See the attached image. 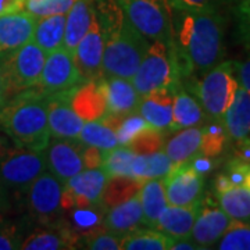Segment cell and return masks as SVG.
Segmentation results:
<instances>
[{
  "label": "cell",
  "mask_w": 250,
  "mask_h": 250,
  "mask_svg": "<svg viewBox=\"0 0 250 250\" xmlns=\"http://www.w3.org/2000/svg\"><path fill=\"white\" fill-rule=\"evenodd\" d=\"M170 4L172 43L181 77L203 75L223 60V18L215 10H195Z\"/></svg>",
  "instance_id": "1"
},
{
  "label": "cell",
  "mask_w": 250,
  "mask_h": 250,
  "mask_svg": "<svg viewBox=\"0 0 250 250\" xmlns=\"http://www.w3.org/2000/svg\"><path fill=\"white\" fill-rule=\"evenodd\" d=\"M96 16L104 38L103 77L132 80L149 46V41L125 20L116 0L100 1Z\"/></svg>",
  "instance_id": "2"
},
{
  "label": "cell",
  "mask_w": 250,
  "mask_h": 250,
  "mask_svg": "<svg viewBox=\"0 0 250 250\" xmlns=\"http://www.w3.org/2000/svg\"><path fill=\"white\" fill-rule=\"evenodd\" d=\"M47 93L38 86L14 95L0 108V131L13 145L45 150L52 136L47 123Z\"/></svg>",
  "instance_id": "3"
},
{
  "label": "cell",
  "mask_w": 250,
  "mask_h": 250,
  "mask_svg": "<svg viewBox=\"0 0 250 250\" xmlns=\"http://www.w3.org/2000/svg\"><path fill=\"white\" fill-rule=\"evenodd\" d=\"M131 81L141 96L157 89L178 90L182 77L174 43L152 41Z\"/></svg>",
  "instance_id": "4"
},
{
  "label": "cell",
  "mask_w": 250,
  "mask_h": 250,
  "mask_svg": "<svg viewBox=\"0 0 250 250\" xmlns=\"http://www.w3.org/2000/svg\"><path fill=\"white\" fill-rule=\"evenodd\" d=\"M43 171L46 160L42 150L0 142V189L13 197H22L28 187Z\"/></svg>",
  "instance_id": "5"
},
{
  "label": "cell",
  "mask_w": 250,
  "mask_h": 250,
  "mask_svg": "<svg viewBox=\"0 0 250 250\" xmlns=\"http://www.w3.org/2000/svg\"><path fill=\"white\" fill-rule=\"evenodd\" d=\"M239 86L236 62H221L200 75V80H197L193 86V92L206 116L223 120Z\"/></svg>",
  "instance_id": "6"
},
{
  "label": "cell",
  "mask_w": 250,
  "mask_h": 250,
  "mask_svg": "<svg viewBox=\"0 0 250 250\" xmlns=\"http://www.w3.org/2000/svg\"><path fill=\"white\" fill-rule=\"evenodd\" d=\"M125 20L147 41L172 42L170 0H116Z\"/></svg>",
  "instance_id": "7"
},
{
  "label": "cell",
  "mask_w": 250,
  "mask_h": 250,
  "mask_svg": "<svg viewBox=\"0 0 250 250\" xmlns=\"http://www.w3.org/2000/svg\"><path fill=\"white\" fill-rule=\"evenodd\" d=\"M62 184L50 171H43L22 195L29 217L39 225H57L62 214Z\"/></svg>",
  "instance_id": "8"
},
{
  "label": "cell",
  "mask_w": 250,
  "mask_h": 250,
  "mask_svg": "<svg viewBox=\"0 0 250 250\" xmlns=\"http://www.w3.org/2000/svg\"><path fill=\"white\" fill-rule=\"evenodd\" d=\"M46 56L34 39L13 52H7V72L13 96L38 85Z\"/></svg>",
  "instance_id": "9"
},
{
  "label": "cell",
  "mask_w": 250,
  "mask_h": 250,
  "mask_svg": "<svg viewBox=\"0 0 250 250\" xmlns=\"http://www.w3.org/2000/svg\"><path fill=\"white\" fill-rule=\"evenodd\" d=\"M82 82L85 81L82 80L74 62L72 53L62 46L47 53L43 70L36 86L47 95H53L74 89L80 86Z\"/></svg>",
  "instance_id": "10"
},
{
  "label": "cell",
  "mask_w": 250,
  "mask_h": 250,
  "mask_svg": "<svg viewBox=\"0 0 250 250\" xmlns=\"http://www.w3.org/2000/svg\"><path fill=\"white\" fill-rule=\"evenodd\" d=\"M108 175L103 168L82 170L70 178L62 188V208L102 203V195L107 184Z\"/></svg>",
  "instance_id": "11"
},
{
  "label": "cell",
  "mask_w": 250,
  "mask_h": 250,
  "mask_svg": "<svg viewBox=\"0 0 250 250\" xmlns=\"http://www.w3.org/2000/svg\"><path fill=\"white\" fill-rule=\"evenodd\" d=\"M203 178L189 163L179 164L164 178V190L168 205L187 206L200 202L203 193Z\"/></svg>",
  "instance_id": "12"
},
{
  "label": "cell",
  "mask_w": 250,
  "mask_h": 250,
  "mask_svg": "<svg viewBox=\"0 0 250 250\" xmlns=\"http://www.w3.org/2000/svg\"><path fill=\"white\" fill-rule=\"evenodd\" d=\"M107 208L102 203L89 206H80L62 210L60 225L64 227L80 248H83L85 241L106 231V218Z\"/></svg>",
  "instance_id": "13"
},
{
  "label": "cell",
  "mask_w": 250,
  "mask_h": 250,
  "mask_svg": "<svg viewBox=\"0 0 250 250\" xmlns=\"http://www.w3.org/2000/svg\"><path fill=\"white\" fill-rule=\"evenodd\" d=\"M104 53V38L99 24L98 16L90 22V27L85 36L80 41L72 52L74 62L83 81L100 80L103 77L102 62Z\"/></svg>",
  "instance_id": "14"
},
{
  "label": "cell",
  "mask_w": 250,
  "mask_h": 250,
  "mask_svg": "<svg viewBox=\"0 0 250 250\" xmlns=\"http://www.w3.org/2000/svg\"><path fill=\"white\" fill-rule=\"evenodd\" d=\"M231 223V218L210 197L200 199V206L196 220L193 224L190 238L200 249H210L220 241L225 229Z\"/></svg>",
  "instance_id": "15"
},
{
  "label": "cell",
  "mask_w": 250,
  "mask_h": 250,
  "mask_svg": "<svg viewBox=\"0 0 250 250\" xmlns=\"http://www.w3.org/2000/svg\"><path fill=\"white\" fill-rule=\"evenodd\" d=\"M46 168L54 177L65 184L83 168L81 142L78 139H57L53 138L43 150Z\"/></svg>",
  "instance_id": "16"
},
{
  "label": "cell",
  "mask_w": 250,
  "mask_h": 250,
  "mask_svg": "<svg viewBox=\"0 0 250 250\" xmlns=\"http://www.w3.org/2000/svg\"><path fill=\"white\" fill-rule=\"evenodd\" d=\"M74 89L47 95V123L52 138L78 139L85 121L71 107L70 98Z\"/></svg>",
  "instance_id": "17"
},
{
  "label": "cell",
  "mask_w": 250,
  "mask_h": 250,
  "mask_svg": "<svg viewBox=\"0 0 250 250\" xmlns=\"http://www.w3.org/2000/svg\"><path fill=\"white\" fill-rule=\"evenodd\" d=\"M38 18L27 10L0 16V52H13L34 39Z\"/></svg>",
  "instance_id": "18"
},
{
  "label": "cell",
  "mask_w": 250,
  "mask_h": 250,
  "mask_svg": "<svg viewBox=\"0 0 250 250\" xmlns=\"http://www.w3.org/2000/svg\"><path fill=\"white\" fill-rule=\"evenodd\" d=\"M215 195L220 207L231 220L250 221V189L233 182L227 174L215 179Z\"/></svg>",
  "instance_id": "19"
},
{
  "label": "cell",
  "mask_w": 250,
  "mask_h": 250,
  "mask_svg": "<svg viewBox=\"0 0 250 250\" xmlns=\"http://www.w3.org/2000/svg\"><path fill=\"white\" fill-rule=\"evenodd\" d=\"M72 110L86 123L96 121L107 113L106 96L100 80L85 81L72 90L70 98Z\"/></svg>",
  "instance_id": "20"
},
{
  "label": "cell",
  "mask_w": 250,
  "mask_h": 250,
  "mask_svg": "<svg viewBox=\"0 0 250 250\" xmlns=\"http://www.w3.org/2000/svg\"><path fill=\"white\" fill-rule=\"evenodd\" d=\"M177 90L157 89L141 99L138 113L153 128L163 132L172 131V102Z\"/></svg>",
  "instance_id": "21"
},
{
  "label": "cell",
  "mask_w": 250,
  "mask_h": 250,
  "mask_svg": "<svg viewBox=\"0 0 250 250\" xmlns=\"http://www.w3.org/2000/svg\"><path fill=\"white\" fill-rule=\"evenodd\" d=\"M100 82L106 96L107 113H138L142 96L135 89L132 81L120 77H102Z\"/></svg>",
  "instance_id": "22"
},
{
  "label": "cell",
  "mask_w": 250,
  "mask_h": 250,
  "mask_svg": "<svg viewBox=\"0 0 250 250\" xmlns=\"http://www.w3.org/2000/svg\"><path fill=\"white\" fill-rule=\"evenodd\" d=\"M200 202L193 205H167L154 224V229L166 233L172 239L189 238L196 220Z\"/></svg>",
  "instance_id": "23"
},
{
  "label": "cell",
  "mask_w": 250,
  "mask_h": 250,
  "mask_svg": "<svg viewBox=\"0 0 250 250\" xmlns=\"http://www.w3.org/2000/svg\"><path fill=\"white\" fill-rule=\"evenodd\" d=\"M22 250H67L80 249L70 232L57 225H39L28 232L21 242Z\"/></svg>",
  "instance_id": "24"
},
{
  "label": "cell",
  "mask_w": 250,
  "mask_h": 250,
  "mask_svg": "<svg viewBox=\"0 0 250 250\" xmlns=\"http://www.w3.org/2000/svg\"><path fill=\"white\" fill-rule=\"evenodd\" d=\"M104 224L107 231H111L120 236H124L138 228L146 227L139 196L135 195L123 203L108 208Z\"/></svg>",
  "instance_id": "25"
},
{
  "label": "cell",
  "mask_w": 250,
  "mask_h": 250,
  "mask_svg": "<svg viewBox=\"0 0 250 250\" xmlns=\"http://www.w3.org/2000/svg\"><path fill=\"white\" fill-rule=\"evenodd\" d=\"M96 14L92 6V0H77L70 11L65 14V28L62 47L72 53L80 41L85 36L90 27V22Z\"/></svg>",
  "instance_id": "26"
},
{
  "label": "cell",
  "mask_w": 250,
  "mask_h": 250,
  "mask_svg": "<svg viewBox=\"0 0 250 250\" xmlns=\"http://www.w3.org/2000/svg\"><path fill=\"white\" fill-rule=\"evenodd\" d=\"M223 123L228 136L236 143L250 135V96L242 86L238 88L232 104L225 111Z\"/></svg>",
  "instance_id": "27"
},
{
  "label": "cell",
  "mask_w": 250,
  "mask_h": 250,
  "mask_svg": "<svg viewBox=\"0 0 250 250\" xmlns=\"http://www.w3.org/2000/svg\"><path fill=\"white\" fill-rule=\"evenodd\" d=\"M202 143V125L178 129L164 143V152L170 157L174 167L189 161L196 156Z\"/></svg>",
  "instance_id": "28"
},
{
  "label": "cell",
  "mask_w": 250,
  "mask_h": 250,
  "mask_svg": "<svg viewBox=\"0 0 250 250\" xmlns=\"http://www.w3.org/2000/svg\"><path fill=\"white\" fill-rule=\"evenodd\" d=\"M206 117L199 100L181 86L175 92L172 102V132L182 128L202 125Z\"/></svg>",
  "instance_id": "29"
},
{
  "label": "cell",
  "mask_w": 250,
  "mask_h": 250,
  "mask_svg": "<svg viewBox=\"0 0 250 250\" xmlns=\"http://www.w3.org/2000/svg\"><path fill=\"white\" fill-rule=\"evenodd\" d=\"M138 196L142 205L145 225L154 228V224L160 217L161 211L168 205L164 190V178L145 179Z\"/></svg>",
  "instance_id": "30"
},
{
  "label": "cell",
  "mask_w": 250,
  "mask_h": 250,
  "mask_svg": "<svg viewBox=\"0 0 250 250\" xmlns=\"http://www.w3.org/2000/svg\"><path fill=\"white\" fill-rule=\"evenodd\" d=\"M65 28V14L38 18L34 41L46 54L62 47Z\"/></svg>",
  "instance_id": "31"
},
{
  "label": "cell",
  "mask_w": 250,
  "mask_h": 250,
  "mask_svg": "<svg viewBox=\"0 0 250 250\" xmlns=\"http://www.w3.org/2000/svg\"><path fill=\"white\" fill-rule=\"evenodd\" d=\"M172 168L174 164L164 150L150 154H136L132 161V175L141 181L166 178Z\"/></svg>",
  "instance_id": "32"
},
{
  "label": "cell",
  "mask_w": 250,
  "mask_h": 250,
  "mask_svg": "<svg viewBox=\"0 0 250 250\" xmlns=\"http://www.w3.org/2000/svg\"><path fill=\"white\" fill-rule=\"evenodd\" d=\"M172 238L150 227H142L121 238V250H170Z\"/></svg>",
  "instance_id": "33"
},
{
  "label": "cell",
  "mask_w": 250,
  "mask_h": 250,
  "mask_svg": "<svg viewBox=\"0 0 250 250\" xmlns=\"http://www.w3.org/2000/svg\"><path fill=\"white\" fill-rule=\"evenodd\" d=\"M229 136L225 129L223 120L206 117L202 124V143L199 153L210 159H217L225 149Z\"/></svg>",
  "instance_id": "34"
},
{
  "label": "cell",
  "mask_w": 250,
  "mask_h": 250,
  "mask_svg": "<svg viewBox=\"0 0 250 250\" xmlns=\"http://www.w3.org/2000/svg\"><path fill=\"white\" fill-rule=\"evenodd\" d=\"M142 182L143 181L141 179L132 178V177L108 178L104 190H103V195H102V205L108 210V208L131 199L139 193Z\"/></svg>",
  "instance_id": "35"
},
{
  "label": "cell",
  "mask_w": 250,
  "mask_h": 250,
  "mask_svg": "<svg viewBox=\"0 0 250 250\" xmlns=\"http://www.w3.org/2000/svg\"><path fill=\"white\" fill-rule=\"evenodd\" d=\"M135 154L128 146L118 145L116 147L104 150L103 153V163L102 167L104 172L108 175V178L113 177H132V161Z\"/></svg>",
  "instance_id": "36"
},
{
  "label": "cell",
  "mask_w": 250,
  "mask_h": 250,
  "mask_svg": "<svg viewBox=\"0 0 250 250\" xmlns=\"http://www.w3.org/2000/svg\"><path fill=\"white\" fill-rule=\"evenodd\" d=\"M78 141L83 145L95 146L102 150H110L118 146L117 135L102 121H86L78 135Z\"/></svg>",
  "instance_id": "37"
},
{
  "label": "cell",
  "mask_w": 250,
  "mask_h": 250,
  "mask_svg": "<svg viewBox=\"0 0 250 250\" xmlns=\"http://www.w3.org/2000/svg\"><path fill=\"white\" fill-rule=\"evenodd\" d=\"M220 250H250V221L231 220L220 241L215 243Z\"/></svg>",
  "instance_id": "38"
},
{
  "label": "cell",
  "mask_w": 250,
  "mask_h": 250,
  "mask_svg": "<svg viewBox=\"0 0 250 250\" xmlns=\"http://www.w3.org/2000/svg\"><path fill=\"white\" fill-rule=\"evenodd\" d=\"M164 134L166 132H163L160 129L147 126L128 143V147L135 154H150V153L163 150L164 143H166V135Z\"/></svg>",
  "instance_id": "39"
},
{
  "label": "cell",
  "mask_w": 250,
  "mask_h": 250,
  "mask_svg": "<svg viewBox=\"0 0 250 250\" xmlns=\"http://www.w3.org/2000/svg\"><path fill=\"white\" fill-rule=\"evenodd\" d=\"M77 0H25L24 9L34 14L36 18L67 14Z\"/></svg>",
  "instance_id": "40"
},
{
  "label": "cell",
  "mask_w": 250,
  "mask_h": 250,
  "mask_svg": "<svg viewBox=\"0 0 250 250\" xmlns=\"http://www.w3.org/2000/svg\"><path fill=\"white\" fill-rule=\"evenodd\" d=\"M147 126H152V125L147 124L146 120L139 113L128 114L116 132L118 145L128 146V143L131 142L136 135L139 134L141 131H143L145 128H147Z\"/></svg>",
  "instance_id": "41"
},
{
  "label": "cell",
  "mask_w": 250,
  "mask_h": 250,
  "mask_svg": "<svg viewBox=\"0 0 250 250\" xmlns=\"http://www.w3.org/2000/svg\"><path fill=\"white\" fill-rule=\"evenodd\" d=\"M25 235L27 232L20 223L9 220L0 223V250L20 249Z\"/></svg>",
  "instance_id": "42"
},
{
  "label": "cell",
  "mask_w": 250,
  "mask_h": 250,
  "mask_svg": "<svg viewBox=\"0 0 250 250\" xmlns=\"http://www.w3.org/2000/svg\"><path fill=\"white\" fill-rule=\"evenodd\" d=\"M121 238L120 235L111 231H103L89 238L83 243V249L89 250H121Z\"/></svg>",
  "instance_id": "43"
},
{
  "label": "cell",
  "mask_w": 250,
  "mask_h": 250,
  "mask_svg": "<svg viewBox=\"0 0 250 250\" xmlns=\"http://www.w3.org/2000/svg\"><path fill=\"white\" fill-rule=\"evenodd\" d=\"M11 98L13 93L10 89L9 72H7V53L0 52V108Z\"/></svg>",
  "instance_id": "44"
},
{
  "label": "cell",
  "mask_w": 250,
  "mask_h": 250,
  "mask_svg": "<svg viewBox=\"0 0 250 250\" xmlns=\"http://www.w3.org/2000/svg\"><path fill=\"white\" fill-rule=\"evenodd\" d=\"M81 153H82L83 168L90 170V168H100L102 167L104 150H102L99 147H95V146L81 143Z\"/></svg>",
  "instance_id": "45"
},
{
  "label": "cell",
  "mask_w": 250,
  "mask_h": 250,
  "mask_svg": "<svg viewBox=\"0 0 250 250\" xmlns=\"http://www.w3.org/2000/svg\"><path fill=\"white\" fill-rule=\"evenodd\" d=\"M239 28L246 46L250 49V0H243L238 10Z\"/></svg>",
  "instance_id": "46"
},
{
  "label": "cell",
  "mask_w": 250,
  "mask_h": 250,
  "mask_svg": "<svg viewBox=\"0 0 250 250\" xmlns=\"http://www.w3.org/2000/svg\"><path fill=\"white\" fill-rule=\"evenodd\" d=\"M172 4L195 10H215V0H170Z\"/></svg>",
  "instance_id": "47"
},
{
  "label": "cell",
  "mask_w": 250,
  "mask_h": 250,
  "mask_svg": "<svg viewBox=\"0 0 250 250\" xmlns=\"http://www.w3.org/2000/svg\"><path fill=\"white\" fill-rule=\"evenodd\" d=\"M236 71L241 86L250 96V59L242 62H236Z\"/></svg>",
  "instance_id": "48"
},
{
  "label": "cell",
  "mask_w": 250,
  "mask_h": 250,
  "mask_svg": "<svg viewBox=\"0 0 250 250\" xmlns=\"http://www.w3.org/2000/svg\"><path fill=\"white\" fill-rule=\"evenodd\" d=\"M13 200L14 197L6 190L0 189V223L6 221L9 218V215L13 211Z\"/></svg>",
  "instance_id": "49"
},
{
  "label": "cell",
  "mask_w": 250,
  "mask_h": 250,
  "mask_svg": "<svg viewBox=\"0 0 250 250\" xmlns=\"http://www.w3.org/2000/svg\"><path fill=\"white\" fill-rule=\"evenodd\" d=\"M25 0H0V16L24 10Z\"/></svg>",
  "instance_id": "50"
},
{
  "label": "cell",
  "mask_w": 250,
  "mask_h": 250,
  "mask_svg": "<svg viewBox=\"0 0 250 250\" xmlns=\"http://www.w3.org/2000/svg\"><path fill=\"white\" fill-rule=\"evenodd\" d=\"M200 249L196 243L193 242V239L189 236V238H177V239H172L171 243L170 250H197Z\"/></svg>",
  "instance_id": "51"
},
{
  "label": "cell",
  "mask_w": 250,
  "mask_h": 250,
  "mask_svg": "<svg viewBox=\"0 0 250 250\" xmlns=\"http://www.w3.org/2000/svg\"><path fill=\"white\" fill-rule=\"evenodd\" d=\"M235 164L242 174V182L250 189V163L242 159H235Z\"/></svg>",
  "instance_id": "52"
},
{
  "label": "cell",
  "mask_w": 250,
  "mask_h": 250,
  "mask_svg": "<svg viewBox=\"0 0 250 250\" xmlns=\"http://www.w3.org/2000/svg\"><path fill=\"white\" fill-rule=\"evenodd\" d=\"M238 145L241 146V149H242L241 157H239V159L250 161V135L246 138V139H243L242 142L238 143Z\"/></svg>",
  "instance_id": "53"
},
{
  "label": "cell",
  "mask_w": 250,
  "mask_h": 250,
  "mask_svg": "<svg viewBox=\"0 0 250 250\" xmlns=\"http://www.w3.org/2000/svg\"><path fill=\"white\" fill-rule=\"evenodd\" d=\"M92 1H93V0H92Z\"/></svg>",
  "instance_id": "54"
},
{
  "label": "cell",
  "mask_w": 250,
  "mask_h": 250,
  "mask_svg": "<svg viewBox=\"0 0 250 250\" xmlns=\"http://www.w3.org/2000/svg\"><path fill=\"white\" fill-rule=\"evenodd\" d=\"M249 163H250V161H249Z\"/></svg>",
  "instance_id": "55"
}]
</instances>
